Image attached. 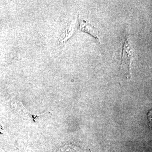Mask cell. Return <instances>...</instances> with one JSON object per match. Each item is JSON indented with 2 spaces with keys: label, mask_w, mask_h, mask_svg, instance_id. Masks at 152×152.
<instances>
[{
  "label": "cell",
  "mask_w": 152,
  "mask_h": 152,
  "mask_svg": "<svg viewBox=\"0 0 152 152\" xmlns=\"http://www.w3.org/2000/svg\"><path fill=\"white\" fill-rule=\"evenodd\" d=\"M73 29V26L72 25H70L69 26L67 27L65 30L63 34V35L61 37V39H60V41H61V42L65 41L68 39H69L72 35Z\"/></svg>",
  "instance_id": "obj_3"
},
{
  "label": "cell",
  "mask_w": 152,
  "mask_h": 152,
  "mask_svg": "<svg viewBox=\"0 0 152 152\" xmlns=\"http://www.w3.org/2000/svg\"><path fill=\"white\" fill-rule=\"evenodd\" d=\"M133 51L131 44L129 42L128 33L125 37L123 46V53L121 68L128 77L131 76V64L132 60Z\"/></svg>",
  "instance_id": "obj_1"
},
{
  "label": "cell",
  "mask_w": 152,
  "mask_h": 152,
  "mask_svg": "<svg viewBox=\"0 0 152 152\" xmlns=\"http://www.w3.org/2000/svg\"><path fill=\"white\" fill-rule=\"evenodd\" d=\"M80 30L82 31L89 33L96 38L99 42H100L99 37V32L94 26L91 24L87 20H83L81 22Z\"/></svg>",
  "instance_id": "obj_2"
}]
</instances>
